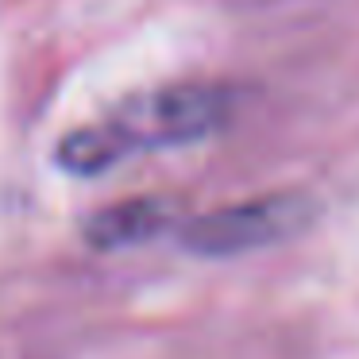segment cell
I'll use <instances>...</instances> for the list:
<instances>
[{
    "label": "cell",
    "instance_id": "3957f363",
    "mask_svg": "<svg viewBox=\"0 0 359 359\" xmlns=\"http://www.w3.org/2000/svg\"><path fill=\"white\" fill-rule=\"evenodd\" d=\"M170 224H174V201H166V197H132V201H116L97 212L86 224V240L101 251H116L155 240Z\"/></svg>",
    "mask_w": 359,
    "mask_h": 359
},
{
    "label": "cell",
    "instance_id": "6da1fadb",
    "mask_svg": "<svg viewBox=\"0 0 359 359\" xmlns=\"http://www.w3.org/2000/svg\"><path fill=\"white\" fill-rule=\"evenodd\" d=\"M228 109L232 101L217 86L182 81V86L147 89V93L128 97L101 120H89L66 132L58 140V166L86 178V174H101L143 151L205 140L228 120Z\"/></svg>",
    "mask_w": 359,
    "mask_h": 359
},
{
    "label": "cell",
    "instance_id": "7a4b0ae2",
    "mask_svg": "<svg viewBox=\"0 0 359 359\" xmlns=\"http://www.w3.org/2000/svg\"><path fill=\"white\" fill-rule=\"evenodd\" d=\"M313 201L305 194H266L251 201H236L194 217L182 228V243L197 255H243V251L278 243L305 228Z\"/></svg>",
    "mask_w": 359,
    "mask_h": 359
}]
</instances>
